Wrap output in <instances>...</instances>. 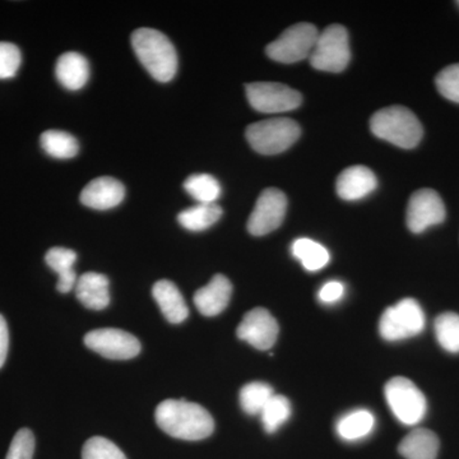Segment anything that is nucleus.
Segmentation results:
<instances>
[{
  "instance_id": "obj_27",
  "label": "nucleus",
  "mask_w": 459,
  "mask_h": 459,
  "mask_svg": "<svg viewBox=\"0 0 459 459\" xmlns=\"http://www.w3.org/2000/svg\"><path fill=\"white\" fill-rule=\"evenodd\" d=\"M273 395V388L267 383H249L240 391L241 409L250 416L261 415L265 404Z\"/></svg>"
},
{
  "instance_id": "obj_28",
  "label": "nucleus",
  "mask_w": 459,
  "mask_h": 459,
  "mask_svg": "<svg viewBox=\"0 0 459 459\" xmlns=\"http://www.w3.org/2000/svg\"><path fill=\"white\" fill-rule=\"evenodd\" d=\"M435 336L446 352L459 353V314H440L434 323Z\"/></svg>"
},
{
  "instance_id": "obj_3",
  "label": "nucleus",
  "mask_w": 459,
  "mask_h": 459,
  "mask_svg": "<svg viewBox=\"0 0 459 459\" xmlns=\"http://www.w3.org/2000/svg\"><path fill=\"white\" fill-rule=\"evenodd\" d=\"M370 129L376 137L404 150L418 146L424 135L419 117L410 108L398 105L377 111L371 117Z\"/></svg>"
},
{
  "instance_id": "obj_29",
  "label": "nucleus",
  "mask_w": 459,
  "mask_h": 459,
  "mask_svg": "<svg viewBox=\"0 0 459 459\" xmlns=\"http://www.w3.org/2000/svg\"><path fill=\"white\" fill-rule=\"evenodd\" d=\"M290 416H291L290 401L285 395L274 394L261 412L263 428L268 434L276 433Z\"/></svg>"
},
{
  "instance_id": "obj_6",
  "label": "nucleus",
  "mask_w": 459,
  "mask_h": 459,
  "mask_svg": "<svg viewBox=\"0 0 459 459\" xmlns=\"http://www.w3.org/2000/svg\"><path fill=\"white\" fill-rule=\"evenodd\" d=\"M424 310L413 299H403L383 313L379 322L380 336L385 341H402L418 336L425 328Z\"/></svg>"
},
{
  "instance_id": "obj_32",
  "label": "nucleus",
  "mask_w": 459,
  "mask_h": 459,
  "mask_svg": "<svg viewBox=\"0 0 459 459\" xmlns=\"http://www.w3.org/2000/svg\"><path fill=\"white\" fill-rule=\"evenodd\" d=\"M22 56L16 45L0 42V80H9L17 74Z\"/></svg>"
},
{
  "instance_id": "obj_10",
  "label": "nucleus",
  "mask_w": 459,
  "mask_h": 459,
  "mask_svg": "<svg viewBox=\"0 0 459 459\" xmlns=\"http://www.w3.org/2000/svg\"><path fill=\"white\" fill-rule=\"evenodd\" d=\"M84 343L92 351L110 360H129L138 356L142 349L137 337L115 328L91 331L84 336Z\"/></svg>"
},
{
  "instance_id": "obj_18",
  "label": "nucleus",
  "mask_w": 459,
  "mask_h": 459,
  "mask_svg": "<svg viewBox=\"0 0 459 459\" xmlns=\"http://www.w3.org/2000/svg\"><path fill=\"white\" fill-rule=\"evenodd\" d=\"M57 81L66 90L78 91L83 89L90 78V65L80 53L69 51L57 59L56 66Z\"/></svg>"
},
{
  "instance_id": "obj_25",
  "label": "nucleus",
  "mask_w": 459,
  "mask_h": 459,
  "mask_svg": "<svg viewBox=\"0 0 459 459\" xmlns=\"http://www.w3.org/2000/svg\"><path fill=\"white\" fill-rule=\"evenodd\" d=\"M42 150L54 159L68 160L78 155L80 144L74 135L63 131H47L40 137Z\"/></svg>"
},
{
  "instance_id": "obj_17",
  "label": "nucleus",
  "mask_w": 459,
  "mask_h": 459,
  "mask_svg": "<svg viewBox=\"0 0 459 459\" xmlns=\"http://www.w3.org/2000/svg\"><path fill=\"white\" fill-rule=\"evenodd\" d=\"M108 279L105 274L87 272L75 285V296L80 303L91 310H104L110 304Z\"/></svg>"
},
{
  "instance_id": "obj_4",
  "label": "nucleus",
  "mask_w": 459,
  "mask_h": 459,
  "mask_svg": "<svg viewBox=\"0 0 459 459\" xmlns=\"http://www.w3.org/2000/svg\"><path fill=\"white\" fill-rule=\"evenodd\" d=\"M299 124L289 117H273L250 124L247 128V140L261 155L272 156L285 152L300 137Z\"/></svg>"
},
{
  "instance_id": "obj_19",
  "label": "nucleus",
  "mask_w": 459,
  "mask_h": 459,
  "mask_svg": "<svg viewBox=\"0 0 459 459\" xmlns=\"http://www.w3.org/2000/svg\"><path fill=\"white\" fill-rule=\"evenodd\" d=\"M152 295L162 314L172 325H179L188 318L189 309L175 283L168 280L157 281Z\"/></svg>"
},
{
  "instance_id": "obj_21",
  "label": "nucleus",
  "mask_w": 459,
  "mask_h": 459,
  "mask_svg": "<svg viewBox=\"0 0 459 459\" xmlns=\"http://www.w3.org/2000/svg\"><path fill=\"white\" fill-rule=\"evenodd\" d=\"M440 442L437 434L428 429H415L398 446V452L406 459H437Z\"/></svg>"
},
{
  "instance_id": "obj_11",
  "label": "nucleus",
  "mask_w": 459,
  "mask_h": 459,
  "mask_svg": "<svg viewBox=\"0 0 459 459\" xmlns=\"http://www.w3.org/2000/svg\"><path fill=\"white\" fill-rule=\"evenodd\" d=\"M287 198L280 189L262 192L247 221V231L255 237H264L282 225L286 216Z\"/></svg>"
},
{
  "instance_id": "obj_34",
  "label": "nucleus",
  "mask_w": 459,
  "mask_h": 459,
  "mask_svg": "<svg viewBox=\"0 0 459 459\" xmlns=\"http://www.w3.org/2000/svg\"><path fill=\"white\" fill-rule=\"evenodd\" d=\"M343 294V283L338 282V281H329L320 287L318 299L323 304H334L342 299Z\"/></svg>"
},
{
  "instance_id": "obj_22",
  "label": "nucleus",
  "mask_w": 459,
  "mask_h": 459,
  "mask_svg": "<svg viewBox=\"0 0 459 459\" xmlns=\"http://www.w3.org/2000/svg\"><path fill=\"white\" fill-rule=\"evenodd\" d=\"M376 427V419L370 411L360 409L351 411L338 420L336 430L338 437L346 442H358L369 437Z\"/></svg>"
},
{
  "instance_id": "obj_15",
  "label": "nucleus",
  "mask_w": 459,
  "mask_h": 459,
  "mask_svg": "<svg viewBox=\"0 0 459 459\" xmlns=\"http://www.w3.org/2000/svg\"><path fill=\"white\" fill-rule=\"evenodd\" d=\"M376 174L367 166L344 169L336 183L337 195L344 201H359L377 189Z\"/></svg>"
},
{
  "instance_id": "obj_36",
  "label": "nucleus",
  "mask_w": 459,
  "mask_h": 459,
  "mask_svg": "<svg viewBox=\"0 0 459 459\" xmlns=\"http://www.w3.org/2000/svg\"><path fill=\"white\" fill-rule=\"evenodd\" d=\"M458 4H459V2H458Z\"/></svg>"
},
{
  "instance_id": "obj_12",
  "label": "nucleus",
  "mask_w": 459,
  "mask_h": 459,
  "mask_svg": "<svg viewBox=\"0 0 459 459\" xmlns=\"http://www.w3.org/2000/svg\"><path fill=\"white\" fill-rule=\"evenodd\" d=\"M446 211L443 199L433 189H420L411 195L407 205V228L413 234H421L431 226L446 220Z\"/></svg>"
},
{
  "instance_id": "obj_2",
  "label": "nucleus",
  "mask_w": 459,
  "mask_h": 459,
  "mask_svg": "<svg viewBox=\"0 0 459 459\" xmlns=\"http://www.w3.org/2000/svg\"><path fill=\"white\" fill-rule=\"evenodd\" d=\"M132 47L142 65L159 82H170L177 74V50L164 33L147 27L138 29L133 32Z\"/></svg>"
},
{
  "instance_id": "obj_23",
  "label": "nucleus",
  "mask_w": 459,
  "mask_h": 459,
  "mask_svg": "<svg viewBox=\"0 0 459 459\" xmlns=\"http://www.w3.org/2000/svg\"><path fill=\"white\" fill-rule=\"evenodd\" d=\"M222 213V208L219 204H199L181 211L178 221L188 231H204L219 221Z\"/></svg>"
},
{
  "instance_id": "obj_5",
  "label": "nucleus",
  "mask_w": 459,
  "mask_h": 459,
  "mask_svg": "<svg viewBox=\"0 0 459 459\" xmlns=\"http://www.w3.org/2000/svg\"><path fill=\"white\" fill-rule=\"evenodd\" d=\"M385 394L395 419L407 427L418 425L427 415V398L415 383L407 377H397L389 380L385 385Z\"/></svg>"
},
{
  "instance_id": "obj_8",
  "label": "nucleus",
  "mask_w": 459,
  "mask_h": 459,
  "mask_svg": "<svg viewBox=\"0 0 459 459\" xmlns=\"http://www.w3.org/2000/svg\"><path fill=\"white\" fill-rule=\"evenodd\" d=\"M318 36L319 33L312 23H298L281 33L280 38L271 42L265 51L274 62L292 65L310 56Z\"/></svg>"
},
{
  "instance_id": "obj_16",
  "label": "nucleus",
  "mask_w": 459,
  "mask_h": 459,
  "mask_svg": "<svg viewBox=\"0 0 459 459\" xmlns=\"http://www.w3.org/2000/svg\"><path fill=\"white\" fill-rule=\"evenodd\" d=\"M231 295L232 285L228 277L216 274L207 286L195 292V304L202 316H219L228 307Z\"/></svg>"
},
{
  "instance_id": "obj_20",
  "label": "nucleus",
  "mask_w": 459,
  "mask_h": 459,
  "mask_svg": "<svg viewBox=\"0 0 459 459\" xmlns=\"http://www.w3.org/2000/svg\"><path fill=\"white\" fill-rule=\"evenodd\" d=\"M75 261L77 253L62 247H51L45 255L47 264L59 276L56 290L62 294H68L77 285V273L74 270Z\"/></svg>"
},
{
  "instance_id": "obj_31",
  "label": "nucleus",
  "mask_w": 459,
  "mask_h": 459,
  "mask_svg": "<svg viewBox=\"0 0 459 459\" xmlns=\"http://www.w3.org/2000/svg\"><path fill=\"white\" fill-rule=\"evenodd\" d=\"M435 83L444 98L459 104V65L444 68L435 78Z\"/></svg>"
},
{
  "instance_id": "obj_35",
  "label": "nucleus",
  "mask_w": 459,
  "mask_h": 459,
  "mask_svg": "<svg viewBox=\"0 0 459 459\" xmlns=\"http://www.w3.org/2000/svg\"><path fill=\"white\" fill-rule=\"evenodd\" d=\"M9 349V332L7 322H5L4 316L0 314V368L4 365L7 360Z\"/></svg>"
},
{
  "instance_id": "obj_30",
  "label": "nucleus",
  "mask_w": 459,
  "mask_h": 459,
  "mask_svg": "<svg viewBox=\"0 0 459 459\" xmlns=\"http://www.w3.org/2000/svg\"><path fill=\"white\" fill-rule=\"evenodd\" d=\"M82 459H126V457L107 437H93L84 443Z\"/></svg>"
},
{
  "instance_id": "obj_13",
  "label": "nucleus",
  "mask_w": 459,
  "mask_h": 459,
  "mask_svg": "<svg viewBox=\"0 0 459 459\" xmlns=\"http://www.w3.org/2000/svg\"><path fill=\"white\" fill-rule=\"evenodd\" d=\"M279 332V323L272 314L263 307H255L241 320L237 334L241 341H246L255 349L265 351L274 346Z\"/></svg>"
},
{
  "instance_id": "obj_33",
  "label": "nucleus",
  "mask_w": 459,
  "mask_h": 459,
  "mask_svg": "<svg viewBox=\"0 0 459 459\" xmlns=\"http://www.w3.org/2000/svg\"><path fill=\"white\" fill-rule=\"evenodd\" d=\"M35 453V437L29 429H21L14 435L5 459H32Z\"/></svg>"
},
{
  "instance_id": "obj_26",
  "label": "nucleus",
  "mask_w": 459,
  "mask_h": 459,
  "mask_svg": "<svg viewBox=\"0 0 459 459\" xmlns=\"http://www.w3.org/2000/svg\"><path fill=\"white\" fill-rule=\"evenodd\" d=\"M184 189L199 204H216L221 195V186L216 178L210 174L190 175L184 183Z\"/></svg>"
},
{
  "instance_id": "obj_9",
  "label": "nucleus",
  "mask_w": 459,
  "mask_h": 459,
  "mask_svg": "<svg viewBox=\"0 0 459 459\" xmlns=\"http://www.w3.org/2000/svg\"><path fill=\"white\" fill-rule=\"evenodd\" d=\"M250 107L263 114H279L295 110L303 102V96L286 84L255 82L247 84Z\"/></svg>"
},
{
  "instance_id": "obj_24",
  "label": "nucleus",
  "mask_w": 459,
  "mask_h": 459,
  "mask_svg": "<svg viewBox=\"0 0 459 459\" xmlns=\"http://www.w3.org/2000/svg\"><path fill=\"white\" fill-rule=\"evenodd\" d=\"M292 255L300 261L305 270L316 272L328 264L331 255L322 244L312 238H301L295 240L291 247Z\"/></svg>"
},
{
  "instance_id": "obj_7",
  "label": "nucleus",
  "mask_w": 459,
  "mask_h": 459,
  "mask_svg": "<svg viewBox=\"0 0 459 459\" xmlns=\"http://www.w3.org/2000/svg\"><path fill=\"white\" fill-rule=\"evenodd\" d=\"M310 65L318 71L340 74L349 65L351 59L349 33L343 26L331 25L318 36Z\"/></svg>"
},
{
  "instance_id": "obj_14",
  "label": "nucleus",
  "mask_w": 459,
  "mask_h": 459,
  "mask_svg": "<svg viewBox=\"0 0 459 459\" xmlns=\"http://www.w3.org/2000/svg\"><path fill=\"white\" fill-rule=\"evenodd\" d=\"M126 197V188L119 180L111 177L96 178L90 181L82 193L81 202L92 210L107 211L117 207Z\"/></svg>"
},
{
  "instance_id": "obj_1",
  "label": "nucleus",
  "mask_w": 459,
  "mask_h": 459,
  "mask_svg": "<svg viewBox=\"0 0 459 459\" xmlns=\"http://www.w3.org/2000/svg\"><path fill=\"white\" fill-rule=\"evenodd\" d=\"M157 425L177 439H205L214 430V421L211 413L201 404L186 400H166L157 406L155 415Z\"/></svg>"
}]
</instances>
